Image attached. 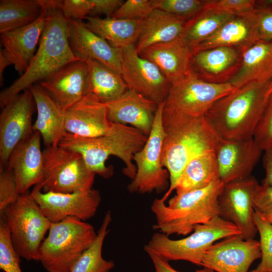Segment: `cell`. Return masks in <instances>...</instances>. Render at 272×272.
Returning a JSON list of instances; mask_svg holds the SVG:
<instances>
[{"label":"cell","instance_id":"cell-47","mask_svg":"<svg viewBox=\"0 0 272 272\" xmlns=\"http://www.w3.org/2000/svg\"><path fill=\"white\" fill-rule=\"evenodd\" d=\"M264 151L262 160L265 176L261 184L272 186V146Z\"/></svg>","mask_w":272,"mask_h":272},{"label":"cell","instance_id":"cell-38","mask_svg":"<svg viewBox=\"0 0 272 272\" xmlns=\"http://www.w3.org/2000/svg\"><path fill=\"white\" fill-rule=\"evenodd\" d=\"M206 1L152 0L155 9L179 16L187 21L203 7Z\"/></svg>","mask_w":272,"mask_h":272},{"label":"cell","instance_id":"cell-28","mask_svg":"<svg viewBox=\"0 0 272 272\" xmlns=\"http://www.w3.org/2000/svg\"><path fill=\"white\" fill-rule=\"evenodd\" d=\"M271 79L272 41L259 40L243 52L240 69L229 83L239 88L252 83H266Z\"/></svg>","mask_w":272,"mask_h":272},{"label":"cell","instance_id":"cell-46","mask_svg":"<svg viewBox=\"0 0 272 272\" xmlns=\"http://www.w3.org/2000/svg\"><path fill=\"white\" fill-rule=\"evenodd\" d=\"M91 2L92 9L89 16L104 15L110 18L124 2L122 0H91Z\"/></svg>","mask_w":272,"mask_h":272},{"label":"cell","instance_id":"cell-2","mask_svg":"<svg viewBox=\"0 0 272 272\" xmlns=\"http://www.w3.org/2000/svg\"><path fill=\"white\" fill-rule=\"evenodd\" d=\"M148 137L134 127L112 123L105 134L98 137L83 138L66 132L58 145L80 154L88 169L105 178L113 174L112 168L107 167L105 162L110 156H116L125 164L123 173L132 180L137 171L133 157L143 148Z\"/></svg>","mask_w":272,"mask_h":272},{"label":"cell","instance_id":"cell-41","mask_svg":"<svg viewBox=\"0 0 272 272\" xmlns=\"http://www.w3.org/2000/svg\"><path fill=\"white\" fill-rule=\"evenodd\" d=\"M253 138L263 151L272 146V93L268 98Z\"/></svg>","mask_w":272,"mask_h":272},{"label":"cell","instance_id":"cell-15","mask_svg":"<svg viewBox=\"0 0 272 272\" xmlns=\"http://www.w3.org/2000/svg\"><path fill=\"white\" fill-rule=\"evenodd\" d=\"M33 95L28 89L13 98L0 115V167L6 168L17 146L33 132Z\"/></svg>","mask_w":272,"mask_h":272},{"label":"cell","instance_id":"cell-23","mask_svg":"<svg viewBox=\"0 0 272 272\" xmlns=\"http://www.w3.org/2000/svg\"><path fill=\"white\" fill-rule=\"evenodd\" d=\"M242 53L238 49L229 47L197 51L193 53L190 70L208 83H229L240 69Z\"/></svg>","mask_w":272,"mask_h":272},{"label":"cell","instance_id":"cell-43","mask_svg":"<svg viewBox=\"0 0 272 272\" xmlns=\"http://www.w3.org/2000/svg\"><path fill=\"white\" fill-rule=\"evenodd\" d=\"M60 8L64 17L67 19L81 20L91 14V0L60 1Z\"/></svg>","mask_w":272,"mask_h":272},{"label":"cell","instance_id":"cell-5","mask_svg":"<svg viewBox=\"0 0 272 272\" xmlns=\"http://www.w3.org/2000/svg\"><path fill=\"white\" fill-rule=\"evenodd\" d=\"M236 89L229 83L207 82L190 70L183 79L170 84L163 102L162 123L165 132L206 115L216 101Z\"/></svg>","mask_w":272,"mask_h":272},{"label":"cell","instance_id":"cell-16","mask_svg":"<svg viewBox=\"0 0 272 272\" xmlns=\"http://www.w3.org/2000/svg\"><path fill=\"white\" fill-rule=\"evenodd\" d=\"M259 242L245 240L241 235L221 240L206 252L201 266L215 272H248L252 263L260 258Z\"/></svg>","mask_w":272,"mask_h":272},{"label":"cell","instance_id":"cell-22","mask_svg":"<svg viewBox=\"0 0 272 272\" xmlns=\"http://www.w3.org/2000/svg\"><path fill=\"white\" fill-rule=\"evenodd\" d=\"M41 137L33 131L20 143L11 153L6 168L15 176L19 193L24 194L32 186L40 184L43 177Z\"/></svg>","mask_w":272,"mask_h":272},{"label":"cell","instance_id":"cell-53","mask_svg":"<svg viewBox=\"0 0 272 272\" xmlns=\"http://www.w3.org/2000/svg\"><path fill=\"white\" fill-rule=\"evenodd\" d=\"M272 93V79L270 80V84L269 86V90H268V95L269 96L270 94Z\"/></svg>","mask_w":272,"mask_h":272},{"label":"cell","instance_id":"cell-52","mask_svg":"<svg viewBox=\"0 0 272 272\" xmlns=\"http://www.w3.org/2000/svg\"><path fill=\"white\" fill-rule=\"evenodd\" d=\"M195 272H215V271L211 269L203 267L202 269L196 270Z\"/></svg>","mask_w":272,"mask_h":272},{"label":"cell","instance_id":"cell-17","mask_svg":"<svg viewBox=\"0 0 272 272\" xmlns=\"http://www.w3.org/2000/svg\"><path fill=\"white\" fill-rule=\"evenodd\" d=\"M263 151L253 138H220L215 149L219 178L224 184L251 176Z\"/></svg>","mask_w":272,"mask_h":272},{"label":"cell","instance_id":"cell-27","mask_svg":"<svg viewBox=\"0 0 272 272\" xmlns=\"http://www.w3.org/2000/svg\"><path fill=\"white\" fill-rule=\"evenodd\" d=\"M28 89L33 95L37 112L33 131L40 133L46 147L58 146L66 132L64 112L38 84L31 86Z\"/></svg>","mask_w":272,"mask_h":272},{"label":"cell","instance_id":"cell-33","mask_svg":"<svg viewBox=\"0 0 272 272\" xmlns=\"http://www.w3.org/2000/svg\"><path fill=\"white\" fill-rule=\"evenodd\" d=\"M86 62L90 92L103 103L116 99L129 89L121 76L113 70L95 60Z\"/></svg>","mask_w":272,"mask_h":272},{"label":"cell","instance_id":"cell-6","mask_svg":"<svg viewBox=\"0 0 272 272\" xmlns=\"http://www.w3.org/2000/svg\"><path fill=\"white\" fill-rule=\"evenodd\" d=\"M220 138L206 115L166 132L161 158L169 174L170 185L162 199L165 201L175 190L187 164L201 154L215 151Z\"/></svg>","mask_w":272,"mask_h":272},{"label":"cell","instance_id":"cell-9","mask_svg":"<svg viewBox=\"0 0 272 272\" xmlns=\"http://www.w3.org/2000/svg\"><path fill=\"white\" fill-rule=\"evenodd\" d=\"M0 219L7 226L19 256L36 260L39 248L51 223L28 191L0 211Z\"/></svg>","mask_w":272,"mask_h":272},{"label":"cell","instance_id":"cell-12","mask_svg":"<svg viewBox=\"0 0 272 272\" xmlns=\"http://www.w3.org/2000/svg\"><path fill=\"white\" fill-rule=\"evenodd\" d=\"M30 194L51 223L69 217L86 222L95 215L101 200L99 191L92 188L67 193L43 192L35 185Z\"/></svg>","mask_w":272,"mask_h":272},{"label":"cell","instance_id":"cell-3","mask_svg":"<svg viewBox=\"0 0 272 272\" xmlns=\"http://www.w3.org/2000/svg\"><path fill=\"white\" fill-rule=\"evenodd\" d=\"M270 82L236 88L214 103L206 116L221 138H253L269 97Z\"/></svg>","mask_w":272,"mask_h":272},{"label":"cell","instance_id":"cell-11","mask_svg":"<svg viewBox=\"0 0 272 272\" xmlns=\"http://www.w3.org/2000/svg\"><path fill=\"white\" fill-rule=\"evenodd\" d=\"M163 102L159 104L152 130L143 148L133 157L136 174L127 187L130 193L161 192L169 188V174L162 163L166 132L162 123Z\"/></svg>","mask_w":272,"mask_h":272},{"label":"cell","instance_id":"cell-10","mask_svg":"<svg viewBox=\"0 0 272 272\" xmlns=\"http://www.w3.org/2000/svg\"><path fill=\"white\" fill-rule=\"evenodd\" d=\"M43 177L37 185L43 192L72 193L92 188L96 174L82 155L59 145L43 150Z\"/></svg>","mask_w":272,"mask_h":272},{"label":"cell","instance_id":"cell-34","mask_svg":"<svg viewBox=\"0 0 272 272\" xmlns=\"http://www.w3.org/2000/svg\"><path fill=\"white\" fill-rule=\"evenodd\" d=\"M234 16L203 6L199 12L186 22L181 37L192 50Z\"/></svg>","mask_w":272,"mask_h":272},{"label":"cell","instance_id":"cell-19","mask_svg":"<svg viewBox=\"0 0 272 272\" xmlns=\"http://www.w3.org/2000/svg\"><path fill=\"white\" fill-rule=\"evenodd\" d=\"M67 22L70 45L77 58L98 61L121 75V49L91 31L83 21L67 19Z\"/></svg>","mask_w":272,"mask_h":272},{"label":"cell","instance_id":"cell-36","mask_svg":"<svg viewBox=\"0 0 272 272\" xmlns=\"http://www.w3.org/2000/svg\"><path fill=\"white\" fill-rule=\"evenodd\" d=\"M253 221L260 236L261 261L250 272H272V224L255 212Z\"/></svg>","mask_w":272,"mask_h":272},{"label":"cell","instance_id":"cell-20","mask_svg":"<svg viewBox=\"0 0 272 272\" xmlns=\"http://www.w3.org/2000/svg\"><path fill=\"white\" fill-rule=\"evenodd\" d=\"M112 122L108 117L105 103L90 93L64 111L66 132L83 138L105 134Z\"/></svg>","mask_w":272,"mask_h":272},{"label":"cell","instance_id":"cell-30","mask_svg":"<svg viewBox=\"0 0 272 272\" xmlns=\"http://www.w3.org/2000/svg\"><path fill=\"white\" fill-rule=\"evenodd\" d=\"M85 24L91 31L106 40L112 46L122 49L137 42L143 20L87 16Z\"/></svg>","mask_w":272,"mask_h":272},{"label":"cell","instance_id":"cell-24","mask_svg":"<svg viewBox=\"0 0 272 272\" xmlns=\"http://www.w3.org/2000/svg\"><path fill=\"white\" fill-rule=\"evenodd\" d=\"M105 104L110 121L130 124L147 136L152 130L159 105L130 89Z\"/></svg>","mask_w":272,"mask_h":272},{"label":"cell","instance_id":"cell-51","mask_svg":"<svg viewBox=\"0 0 272 272\" xmlns=\"http://www.w3.org/2000/svg\"><path fill=\"white\" fill-rule=\"evenodd\" d=\"M259 2L272 10V0L260 1Z\"/></svg>","mask_w":272,"mask_h":272},{"label":"cell","instance_id":"cell-7","mask_svg":"<svg viewBox=\"0 0 272 272\" xmlns=\"http://www.w3.org/2000/svg\"><path fill=\"white\" fill-rule=\"evenodd\" d=\"M97 235L92 225L76 218L51 223L36 261L40 262L47 272H70Z\"/></svg>","mask_w":272,"mask_h":272},{"label":"cell","instance_id":"cell-26","mask_svg":"<svg viewBox=\"0 0 272 272\" xmlns=\"http://www.w3.org/2000/svg\"><path fill=\"white\" fill-rule=\"evenodd\" d=\"M255 12L248 16L233 17L212 36L193 47L192 53L219 47H233L243 52L260 40Z\"/></svg>","mask_w":272,"mask_h":272},{"label":"cell","instance_id":"cell-29","mask_svg":"<svg viewBox=\"0 0 272 272\" xmlns=\"http://www.w3.org/2000/svg\"><path fill=\"white\" fill-rule=\"evenodd\" d=\"M186 21L175 15L154 9L143 20L141 32L135 45L138 53L151 45L181 37Z\"/></svg>","mask_w":272,"mask_h":272},{"label":"cell","instance_id":"cell-25","mask_svg":"<svg viewBox=\"0 0 272 272\" xmlns=\"http://www.w3.org/2000/svg\"><path fill=\"white\" fill-rule=\"evenodd\" d=\"M140 55L154 63L170 84L183 79L190 71L193 53L181 37L167 42L151 45Z\"/></svg>","mask_w":272,"mask_h":272},{"label":"cell","instance_id":"cell-21","mask_svg":"<svg viewBox=\"0 0 272 272\" xmlns=\"http://www.w3.org/2000/svg\"><path fill=\"white\" fill-rule=\"evenodd\" d=\"M43 2V12L36 21L25 27L1 33L3 48L0 52L21 75L26 71L32 60L45 27L47 10L45 1Z\"/></svg>","mask_w":272,"mask_h":272},{"label":"cell","instance_id":"cell-14","mask_svg":"<svg viewBox=\"0 0 272 272\" xmlns=\"http://www.w3.org/2000/svg\"><path fill=\"white\" fill-rule=\"evenodd\" d=\"M258 182L252 176L225 183L219 197L220 217L236 225L247 240L254 239L253 197Z\"/></svg>","mask_w":272,"mask_h":272},{"label":"cell","instance_id":"cell-39","mask_svg":"<svg viewBox=\"0 0 272 272\" xmlns=\"http://www.w3.org/2000/svg\"><path fill=\"white\" fill-rule=\"evenodd\" d=\"M204 7L235 16L253 15L257 8V2L254 0H208Z\"/></svg>","mask_w":272,"mask_h":272},{"label":"cell","instance_id":"cell-44","mask_svg":"<svg viewBox=\"0 0 272 272\" xmlns=\"http://www.w3.org/2000/svg\"><path fill=\"white\" fill-rule=\"evenodd\" d=\"M255 19L260 40L272 41V10L264 5H257Z\"/></svg>","mask_w":272,"mask_h":272},{"label":"cell","instance_id":"cell-42","mask_svg":"<svg viewBox=\"0 0 272 272\" xmlns=\"http://www.w3.org/2000/svg\"><path fill=\"white\" fill-rule=\"evenodd\" d=\"M20 195L13 172L0 167V211L14 202Z\"/></svg>","mask_w":272,"mask_h":272},{"label":"cell","instance_id":"cell-48","mask_svg":"<svg viewBox=\"0 0 272 272\" xmlns=\"http://www.w3.org/2000/svg\"><path fill=\"white\" fill-rule=\"evenodd\" d=\"M147 254L152 261L155 272H180L172 267L169 261L154 253L149 252Z\"/></svg>","mask_w":272,"mask_h":272},{"label":"cell","instance_id":"cell-50","mask_svg":"<svg viewBox=\"0 0 272 272\" xmlns=\"http://www.w3.org/2000/svg\"><path fill=\"white\" fill-rule=\"evenodd\" d=\"M259 215L263 219L269 222V223L272 224V211L266 214H261Z\"/></svg>","mask_w":272,"mask_h":272},{"label":"cell","instance_id":"cell-4","mask_svg":"<svg viewBox=\"0 0 272 272\" xmlns=\"http://www.w3.org/2000/svg\"><path fill=\"white\" fill-rule=\"evenodd\" d=\"M224 183L218 180L205 187L176 194L166 204L156 198L151 210L156 219L154 230L168 236H185L194 228L220 217L218 199Z\"/></svg>","mask_w":272,"mask_h":272},{"label":"cell","instance_id":"cell-31","mask_svg":"<svg viewBox=\"0 0 272 272\" xmlns=\"http://www.w3.org/2000/svg\"><path fill=\"white\" fill-rule=\"evenodd\" d=\"M220 180L215 151L195 157L186 166L175 188L176 194L199 189Z\"/></svg>","mask_w":272,"mask_h":272},{"label":"cell","instance_id":"cell-8","mask_svg":"<svg viewBox=\"0 0 272 272\" xmlns=\"http://www.w3.org/2000/svg\"><path fill=\"white\" fill-rule=\"evenodd\" d=\"M240 235L241 232L236 225L217 217L196 226L188 236L180 239H172L163 233L156 232L144 246V250L168 261L184 260L201 266L206 252L215 242Z\"/></svg>","mask_w":272,"mask_h":272},{"label":"cell","instance_id":"cell-32","mask_svg":"<svg viewBox=\"0 0 272 272\" xmlns=\"http://www.w3.org/2000/svg\"><path fill=\"white\" fill-rule=\"evenodd\" d=\"M44 9L43 0H1L0 33L33 23L41 16Z\"/></svg>","mask_w":272,"mask_h":272},{"label":"cell","instance_id":"cell-35","mask_svg":"<svg viewBox=\"0 0 272 272\" xmlns=\"http://www.w3.org/2000/svg\"><path fill=\"white\" fill-rule=\"evenodd\" d=\"M111 221V212L108 211L94 242L78 258L70 272H110L114 267V262L105 259L102 253L103 243L109 233L108 228Z\"/></svg>","mask_w":272,"mask_h":272},{"label":"cell","instance_id":"cell-40","mask_svg":"<svg viewBox=\"0 0 272 272\" xmlns=\"http://www.w3.org/2000/svg\"><path fill=\"white\" fill-rule=\"evenodd\" d=\"M155 9L152 0H127L116 11L112 18L143 20Z\"/></svg>","mask_w":272,"mask_h":272},{"label":"cell","instance_id":"cell-1","mask_svg":"<svg viewBox=\"0 0 272 272\" xmlns=\"http://www.w3.org/2000/svg\"><path fill=\"white\" fill-rule=\"evenodd\" d=\"M44 1L47 18L38 48L26 71L1 91L0 105L3 108L31 86L39 83L65 64L80 60L70 45L67 19L60 9V1Z\"/></svg>","mask_w":272,"mask_h":272},{"label":"cell","instance_id":"cell-18","mask_svg":"<svg viewBox=\"0 0 272 272\" xmlns=\"http://www.w3.org/2000/svg\"><path fill=\"white\" fill-rule=\"evenodd\" d=\"M38 84L64 112L91 93L88 65L82 60L65 64Z\"/></svg>","mask_w":272,"mask_h":272},{"label":"cell","instance_id":"cell-13","mask_svg":"<svg viewBox=\"0 0 272 272\" xmlns=\"http://www.w3.org/2000/svg\"><path fill=\"white\" fill-rule=\"evenodd\" d=\"M121 76L132 90L157 104L164 102L170 84L154 63L140 55L135 44L121 49Z\"/></svg>","mask_w":272,"mask_h":272},{"label":"cell","instance_id":"cell-45","mask_svg":"<svg viewBox=\"0 0 272 272\" xmlns=\"http://www.w3.org/2000/svg\"><path fill=\"white\" fill-rule=\"evenodd\" d=\"M253 206L254 212L259 215L272 211V186L258 184L254 193Z\"/></svg>","mask_w":272,"mask_h":272},{"label":"cell","instance_id":"cell-37","mask_svg":"<svg viewBox=\"0 0 272 272\" xmlns=\"http://www.w3.org/2000/svg\"><path fill=\"white\" fill-rule=\"evenodd\" d=\"M20 258L14 248L9 229L0 219V268L5 272H22Z\"/></svg>","mask_w":272,"mask_h":272},{"label":"cell","instance_id":"cell-49","mask_svg":"<svg viewBox=\"0 0 272 272\" xmlns=\"http://www.w3.org/2000/svg\"><path fill=\"white\" fill-rule=\"evenodd\" d=\"M10 65H11L9 60L0 52V83L3 84L4 81L3 73L6 69Z\"/></svg>","mask_w":272,"mask_h":272}]
</instances>
